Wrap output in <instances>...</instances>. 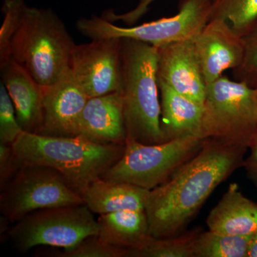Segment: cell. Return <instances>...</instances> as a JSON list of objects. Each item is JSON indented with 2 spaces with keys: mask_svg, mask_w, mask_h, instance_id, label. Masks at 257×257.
<instances>
[{
  "mask_svg": "<svg viewBox=\"0 0 257 257\" xmlns=\"http://www.w3.org/2000/svg\"><path fill=\"white\" fill-rule=\"evenodd\" d=\"M247 148L204 140L197 155L165 183L150 191L145 212L152 236H177L213 191L243 166Z\"/></svg>",
  "mask_w": 257,
  "mask_h": 257,
  "instance_id": "obj_1",
  "label": "cell"
},
{
  "mask_svg": "<svg viewBox=\"0 0 257 257\" xmlns=\"http://www.w3.org/2000/svg\"><path fill=\"white\" fill-rule=\"evenodd\" d=\"M124 146L102 145L81 136L52 137L25 132L13 145L22 162L57 171L82 197L88 187L122 156Z\"/></svg>",
  "mask_w": 257,
  "mask_h": 257,
  "instance_id": "obj_2",
  "label": "cell"
},
{
  "mask_svg": "<svg viewBox=\"0 0 257 257\" xmlns=\"http://www.w3.org/2000/svg\"><path fill=\"white\" fill-rule=\"evenodd\" d=\"M121 40L120 93L127 139L145 145L165 143L160 122L157 48L137 40Z\"/></svg>",
  "mask_w": 257,
  "mask_h": 257,
  "instance_id": "obj_3",
  "label": "cell"
},
{
  "mask_svg": "<svg viewBox=\"0 0 257 257\" xmlns=\"http://www.w3.org/2000/svg\"><path fill=\"white\" fill-rule=\"evenodd\" d=\"M74 46L63 22L52 10L25 4L10 42V59L46 87L70 69Z\"/></svg>",
  "mask_w": 257,
  "mask_h": 257,
  "instance_id": "obj_4",
  "label": "cell"
},
{
  "mask_svg": "<svg viewBox=\"0 0 257 257\" xmlns=\"http://www.w3.org/2000/svg\"><path fill=\"white\" fill-rule=\"evenodd\" d=\"M256 134L255 88L224 75L207 85L201 138L248 147Z\"/></svg>",
  "mask_w": 257,
  "mask_h": 257,
  "instance_id": "obj_5",
  "label": "cell"
},
{
  "mask_svg": "<svg viewBox=\"0 0 257 257\" xmlns=\"http://www.w3.org/2000/svg\"><path fill=\"white\" fill-rule=\"evenodd\" d=\"M204 141L201 137L190 136L145 145L127 139L122 156L100 178L152 190L197 155Z\"/></svg>",
  "mask_w": 257,
  "mask_h": 257,
  "instance_id": "obj_6",
  "label": "cell"
},
{
  "mask_svg": "<svg viewBox=\"0 0 257 257\" xmlns=\"http://www.w3.org/2000/svg\"><path fill=\"white\" fill-rule=\"evenodd\" d=\"M211 0H179L177 15L142 24L116 26L104 18L92 16L77 23L78 31L91 40L130 39L157 47L194 40L210 20Z\"/></svg>",
  "mask_w": 257,
  "mask_h": 257,
  "instance_id": "obj_7",
  "label": "cell"
},
{
  "mask_svg": "<svg viewBox=\"0 0 257 257\" xmlns=\"http://www.w3.org/2000/svg\"><path fill=\"white\" fill-rule=\"evenodd\" d=\"M81 204H85L82 196L57 171L24 162L0 196L2 214L13 223L34 211Z\"/></svg>",
  "mask_w": 257,
  "mask_h": 257,
  "instance_id": "obj_8",
  "label": "cell"
},
{
  "mask_svg": "<svg viewBox=\"0 0 257 257\" xmlns=\"http://www.w3.org/2000/svg\"><path fill=\"white\" fill-rule=\"evenodd\" d=\"M86 204L47 208L30 213L8 231L20 251L37 246L69 249L98 235L97 220Z\"/></svg>",
  "mask_w": 257,
  "mask_h": 257,
  "instance_id": "obj_9",
  "label": "cell"
},
{
  "mask_svg": "<svg viewBox=\"0 0 257 257\" xmlns=\"http://www.w3.org/2000/svg\"><path fill=\"white\" fill-rule=\"evenodd\" d=\"M121 39L104 38L74 46L70 69L89 98L121 91Z\"/></svg>",
  "mask_w": 257,
  "mask_h": 257,
  "instance_id": "obj_10",
  "label": "cell"
},
{
  "mask_svg": "<svg viewBox=\"0 0 257 257\" xmlns=\"http://www.w3.org/2000/svg\"><path fill=\"white\" fill-rule=\"evenodd\" d=\"M206 84L220 78L228 69H237L245 55L243 36L223 19H211L194 39Z\"/></svg>",
  "mask_w": 257,
  "mask_h": 257,
  "instance_id": "obj_11",
  "label": "cell"
},
{
  "mask_svg": "<svg viewBox=\"0 0 257 257\" xmlns=\"http://www.w3.org/2000/svg\"><path fill=\"white\" fill-rule=\"evenodd\" d=\"M194 40L157 48L158 80L176 92L204 105L207 84L196 51Z\"/></svg>",
  "mask_w": 257,
  "mask_h": 257,
  "instance_id": "obj_12",
  "label": "cell"
},
{
  "mask_svg": "<svg viewBox=\"0 0 257 257\" xmlns=\"http://www.w3.org/2000/svg\"><path fill=\"white\" fill-rule=\"evenodd\" d=\"M44 119L39 135L74 137L89 96L69 69L57 82L44 87Z\"/></svg>",
  "mask_w": 257,
  "mask_h": 257,
  "instance_id": "obj_13",
  "label": "cell"
},
{
  "mask_svg": "<svg viewBox=\"0 0 257 257\" xmlns=\"http://www.w3.org/2000/svg\"><path fill=\"white\" fill-rule=\"evenodd\" d=\"M76 136L102 145H125L127 135L121 93L89 98L79 116Z\"/></svg>",
  "mask_w": 257,
  "mask_h": 257,
  "instance_id": "obj_14",
  "label": "cell"
},
{
  "mask_svg": "<svg viewBox=\"0 0 257 257\" xmlns=\"http://www.w3.org/2000/svg\"><path fill=\"white\" fill-rule=\"evenodd\" d=\"M0 67L1 82L13 101L23 132L40 134L44 119V86L13 59Z\"/></svg>",
  "mask_w": 257,
  "mask_h": 257,
  "instance_id": "obj_15",
  "label": "cell"
},
{
  "mask_svg": "<svg viewBox=\"0 0 257 257\" xmlns=\"http://www.w3.org/2000/svg\"><path fill=\"white\" fill-rule=\"evenodd\" d=\"M161 128L165 142L190 136L201 137L204 105L176 92L159 81Z\"/></svg>",
  "mask_w": 257,
  "mask_h": 257,
  "instance_id": "obj_16",
  "label": "cell"
},
{
  "mask_svg": "<svg viewBox=\"0 0 257 257\" xmlns=\"http://www.w3.org/2000/svg\"><path fill=\"white\" fill-rule=\"evenodd\" d=\"M209 230L228 235L251 236L257 231V204L230 184L207 219Z\"/></svg>",
  "mask_w": 257,
  "mask_h": 257,
  "instance_id": "obj_17",
  "label": "cell"
},
{
  "mask_svg": "<svg viewBox=\"0 0 257 257\" xmlns=\"http://www.w3.org/2000/svg\"><path fill=\"white\" fill-rule=\"evenodd\" d=\"M150 191L99 178L88 187L82 197L91 211L100 215L121 210H145Z\"/></svg>",
  "mask_w": 257,
  "mask_h": 257,
  "instance_id": "obj_18",
  "label": "cell"
},
{
  "mask_svg": "<svg viewBox=\"0 0 257 257\" xmlns=\"http://www.w3.org/2000/svg\"><path fill=\"white\" fill-rule=\"evenodd\" d=\"M98 236L104 242L126 251L141 246L150 236L145 210H121L100 214Z\"/></svg>",
  "mask_w": 257,
  "mask_h": 257,
  "instance_id": "obj_19",
  "label": "cell"
},
{
  "mask_svg": "<svg viewBox=\"0 0 257 257\" xmlns=\"http://www.w3.org/2000/svg\"><path fill=\"white\" fill-rule=\"evenodd\" d=\"M253 235V234H252ZM200 232L193 245L194 257H247L251 236Z\"/></svg>",
  "mask_w": 257,
  "mask_h": 257,
  "instance_id": "obj_20",
  "label": "cell"
},
{
  "mask_svg": "<svg viewBox=\"0 0 257 257\" xmlns=\"http://www.w3.org/2000/svg\"><path fill=\"white\" fill-rule=\"evenodd\" d=\"M200 232L197 229L172 237L150 236L141 246L126 251V257H194L193 245Z\"/></svg>",
  "mask_w": 257,
  "mask_h": 257,
  "instance_id": "obj_21",
  "label": "cell"
},
{
  "mask_svg": "<svg viewBox=\"0 0 257 257\" xmlns=\"http://www.w3.org/2000/svg\"><path fill=\"white\" fill-rule=\"evenodd\" d=\"M257 18V0H213L210 20L223 19L243 36Z\"/></svg>",
  "mask_w": 257,
  "mask_h": 257,
  "instance_id": "obj_22",
  "label": "cell"
},
{
  "mask_svg": "<svg viewBox=\"0 0 257 257\" xmlns=\"http://www.w3.org/2000/svg\"><path fill=\"white\" fill-rule=\"evenodd\" d=\"M245 55L242 64L234 69L235 80L257 88V18L243 35Z\"/></svg>",
  "mask_w": 257,
  "mask_h": 257,
  "instance_id": "obj_23",
  "label": "cell"
},
{
  "mask_svg": "<svg viewBox=\"0 0 257 257\" xmlns=\"http://www.w3.org/2000/svg\"><path fill=\"white\" fill-rule=\"evenodd\" d=\"M25 4L23 0H5L3 5L4 20L0 29V66L4 65L10 60V42L18 27Z\"/></svg>",
  "mask_w": 257,
  "mask_h": 257,
  "instance_id": "obj_24",
  "label": "cell"
},
{
  "mask_svg": "<svg viewBox=\"0 0 257 257\" xmlns=\"http://www.w3.org/2000/svg\"><path fill=\"white\" fill-rule=\"evenodd\" d=\"M23 128L17 118L14 104L3 82L0 83V143L13 145Z\"/></svg>",
  "mask_w": 257,
  "mask_h": 257,
  "instance_id": "obj_25",
  "label": "cell"
},
{
  "mask_svg": "<svg viewBox=\"0 0 257 257\" xmlns=\"http://www.w3.org/2000/svg\"><path fill=\"white\" fill-rule=\"evenodd\" d=\"M126 250L108 244L93 235L69 249L57 253L61 257H126Z\"/></svg>",
  "mask_w": 257,
  "mask_h": 257,
  "instance_id": "obj_26",
  "label": "cell"
},
{
  "mask_svg": "<svg viewBox=\"0 0 257 257\" xmlns=\"http://www.w3.org/2000/svg\"><path fill=\"white\" fill-rule=\"evenodd\" d=\"M13 145L0 143V186L1 189L15 175L21 165Z\"/></svg>",
  "mask_w": 257,
  "mask_h": 257,
  "instance_id": "obj_27",
  "label": "cell"
},
{
  "mask_svg": "<svg viewBox=\"0 0 257 257\" xmlns=\"http://www.w3.org/2000/svg\"><path fill=\"white\" fill-rule=\"evenodd\" d=\"M248 147L251 149V154L243 161V166L247 172L248 178L252 181L257 189V134Z\"/></svg>",
  "mask_w": 257,
  "mask_h": 257,
  "instance_id": "obj_28",
  "label": "cell"
},
{
  "mask_svg": "<svg viewBox=\"0 0 257 257\" xmlns=\"http://www.w3.org/2000/svg\"><path fill=\"white\" fill-rule=\"evenodd\" d=\"M247 257H257V231L251 236L248 244Z\"/></svg>",
  "mask_w": 257,
  "mask_h": 257,
  "instance_id": "obj_29",
  "label": "cell"
},
{
  "mask_svg": "<svg viewBox=\"0 0 257 257\" xmlns=\"http://www.w3.org/2000/svg\"><path fill=\"white\" fill-rule=\"evenodd\" d=\"M256 96H257V88H256Z\"/></svg>",
  "mask_w": 257,
  "mask_h": 257,
  "instance_id": "obj_30",
  "label": "cell"
},
{
  "mask_svg": "<svg viewBox=\"0 0 257 257\" xmlns=\"http://www.w3.org/2000/svg\"><path fill=\"white\" fill-rule=\"evenodd\" d=\"M151 1H154V0H151ZM211 1H213V0H211Z\"/></svg>",
  "mask_w": 257,
  "mask_h": 257,
  "instance_id": "obj_31",
  "label": "cell"
}]
</instances>
